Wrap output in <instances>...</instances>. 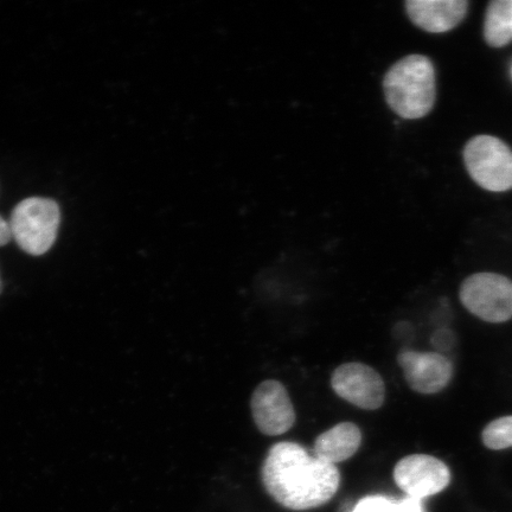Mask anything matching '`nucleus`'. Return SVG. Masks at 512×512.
Listing matches in <instances>:
<instances>
[{
  "label": "nucleus",
  "instance_id": "14",
  "mask_svg": "<svg viewBox=\"0 0 512 512\" xmlns=\"http://www.w3.org/2000/svg\"><path fill=\"white\" fill-rule=\"evenodd\" d=\"M394 505L388 498L373 496L362 499L352 512H393Z\"/></svg>",
  "mask_w": 512,
  "mask_h": 512
},
{
  "label": "nucleus",
  "instance_id": "6",
  "mask_svg": "<svg viewBox=\"0 0 512 512\" xmlns=\"http://www.w3.org/2000/svg\"><path fill=\"white\" fill-rule=\"evenodd\" d=\"M331 386L339 398L367 411L380 408L386 398L382 377L363 363L342 364L332 375Z\"/></svg>",
  "mask_w": 512,
  "mask_h": 512
},
{
  "label": "nucleus",
  "instance_id": "7",
  "mask_svg": "<svg viewBox=\"0 0 512 512\" xmlns=\"http://www.w3.org/2000/svg\"><path fill=\"white\" fill-rule=\"evenodd\" d=\"M251 408L256 427L268 437L285 434L296 422L290 395L279 381L262 382L254 390Z\"/></svg>",
  "mask_w": 512,
  "mask_h": 512
},
{
  "label": "nucleus",
  "instance_id": "9",
  "mask_svg": "<svg viewBox=\"0 0 512 512\" xmlns=\"http://www.w3.org/2000/svg\"><path fill=\"white\" fill-rule=\"evenodd\" d=\"M399 364L409 386L421 394H434L443 390L453 376L450 360L437 352L421 354L412 350L401 352Z\"/></svg>",
  "mask_w": 512,
  "mask_h": 512
},
{
  "label": "nucleus",
  "instance_id": "5",
  "mask_svg": "<svg viewBox=\"0 0 512 512\" xmlns=\"http://www.w3.org/2000/svg\"><path fill=\"white\" fill-rule=\"evenodd\" d=\"M460 299L473 315L489 323L512 318V281L496 273H478L460 288Z\"/></svg>",
  "mask_w": 512,
  "mask_h": 512
},
{
  "label": "nucleus",
  "instance_id": "10",
  "mask_svg": "<svg viewBox=\"0 0 512 512\" xmlns=\"http://www.w3.org/2000/svg\"><path fill=\"white\" fill-rule=\"evenodd\" d=\"M469 3L465 0H408L407 15L422 30L443 34L464 21Z\"/></svg>",
  "mask_w": 512,
  "mask_h": 512
},
{
  "label": "nucleus",
  "instance_id": "4",
  "mask_svg": "<svg viewBox=\"0 0 512 512\" xmlns=\"http://www.w3.org/2000/svg\"><path fill=\"white\" fill-rule=\"evenodd\" d=\"M467 171L480 188L492 192L512 189V150L503 140L477 136L466 144Z\"/></svg>",
  "mask_w": 512,
  "mask_h": 512
},
{
  "label": "nucleus",
  "instance_id": "11",
  "mask_svg": "<svg viewBox=\"0 0 512 512\" xmlns=\"http://www.w3.org/2000/svg\"><path fill=\"white\" fill-rule=\"evenodd\" d=\"M361 443L360 428L351 422H342L319 435L315 443V456L325 463L336 465L355 456Z\"/></svg>",
  "mask_w": 512,
  "mask_h": 512
},
{
  "label": "nucleus",
  "instance_id": "1",
  "mask_svg": "<svg viewBox=\"0 0 512 512\" xmlns=\"http://www.w3.org/2000/svg\"><path fill=\"white\" fill-rule=\"evenodd\" d=\"M262 482L275 501L291 510H310L336 495L341 475L336 465L311 456L296 443L275 444L262 466Z\"/></svg>",
  "mask_w": 512,
  "mask_h": 512
},
{
  "label": "nucleus",
  "instance_id": "2",
  "mask_svg": "<svg viewBox=\"0 0 512 512\" xmlns=\"http://www.w3.org/2000/svg\"><path fill=\"white\" fill-rule=\"evenodd\" d=\"M387 104L399 117L415 120L426 117L435 104V70L424 55H409L396 62L384 76Z\"/></svg>",
  "mask_w": 512,
  "mask_h": 512
},
{
  "label": "nucleus",
  "instance_id": "19",
  "mask_svg": "<svg viewBox=\"0 0 512 512\" xmlns=\"http://www.w3.org/2000/svg\"><path fill=\"white\" fill-rule=\"evenodd\" d=\"M2 290H3V284H2V279H0V293H2Z\"/></svg>",
  "mask_w": 512,
  "mask_h": 512
},
{
  "label": "nucleus",
  "instance_id": "15",
  "mask_svg": "<svg viewBox=\"0 0 512 512\" xmlns=\"http://www.w3.org/2000/svg\"><path fill=\"white\" fill-rule=\"evenodd\" d=\"M456 336L448 329H440L432 336L433 347L439 351H448L453 348Z\"/></svg>",
  "mask_w": 512,
  "mask_h": 512
},
{
  "label": "nucleus",
  "instance_id": "18",
  "mask_svg": "<svg viewBox=\"0 0 512 512\" xmlns=\"http://www.w3.org/2000/svg\"><path fill=\"white\" fill-rule=\"evenodd\" d=\"M509 73H510V78H511V81H512V60H511V63H510Z\"/></svg>",
  "mask_w": 512,
  "mask_h": 512
},
{
  "label": "nucleus",
  "instance_id": "16",
  "mask_svg": "<svg viewBox=\"0 0 512 512\" xmlns=\"http://www.w3.org/2000/svg\"><path fill=\"white\" fill-rule=\"evenodd\" d=\"M393 512H422V508L418 499L407 498L395 503Z\"/></svg>",
  "mask_w": 512,
  "mask_h": 512
},
{
  "label": "nucleus",
  "instance_id": "17",
  "mask_svg": "<svg viewBox=\"0 0 512 512\" xmlns=\"http://www.w3.org/2000/svg\"><path fill=\"white\" fill-rule=\"evenodd\" d=\"M12 239L10 223L6 222L2 216H0V247L8 245Z\"/></svg>",
  "mask_w": 512,
  "mask_h": 512
},
{
  "label": "nucleus",
  "instance_id": "8",
  "mask_svg": "<svg viewBox=\"0 0 512 512\" xmlns=\"http://www.w3.org/2000/svg\"><path fill=\"white\" fill-rule=\"evenodd\" d=\"M394 478L409 498L420 501L446 489L450 484L451 473L441 460L426 454H413L396 465Z\"/></svg>",
  "mask_w": 512,
  "mask_h": 512
},
{
  "label": "nucleus",
  "instance_id": "13",
  "mask_svg": "<svg viewBox=\"0 0 512 512\" xmlns=\"http://www.w3.org/2000/svg\"><path fill=\"white\" fill-rule=\"evenodd\" d=\"M483 441L491 450L498 451L512 447V416H504L486 426Z\"/></svg>",
  "mask_w": 512,
  "mask_h": 512
},
{
  "label": "nucleus",
  "instance_id": "3",
  "mask_svg": "<svg viewBox=\"0 0 512 512\" xmlns=\"http://www.w3.org/2000/svg\"><path fill=\"white\" fill-rule=\"evenodd\" d=\"M61 211L51 198L30 197L12 211V238L25 253L41 256L54 246L59 233Z\"/></svg>",
  "mask_w": 512,
  "mask_h": 512
},
{
  "label": "nucleus",
  "instance_id": "12",
  "mask_svg": "<svg viewBox=\"0 0 512 512\" xmlns=\"http://www.w3.org/2000/svg\"><path fill=\"white\" fill-rule=\"evenodd\" d=\"M484 38L492 48L507 47L512 42V0H494L486 9Z\"/></svg>",
  "mask_w": 512,
  "mask_h": 512
}]
</instances>
